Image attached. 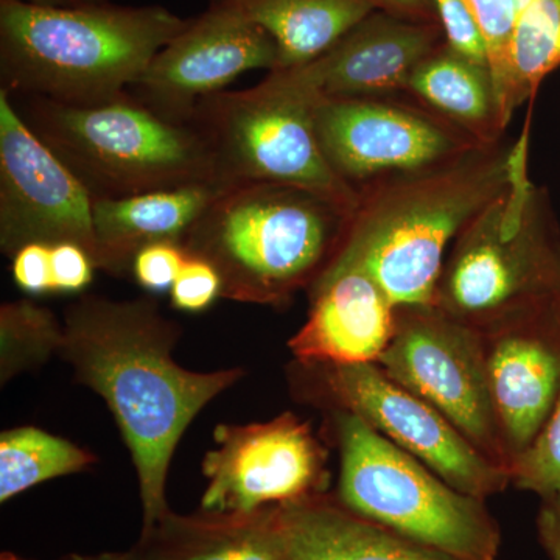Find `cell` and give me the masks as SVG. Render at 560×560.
<instances>
[{
  "label": "cell",
  "mask_w": 560,
  "mask_h": 560,
  "mask_svg": "<svg viewBox=\"0 0 560 560\" xmlns=\"http://www.w3.org/2000/svg\"><path fill=\"white\" fill-rule=\"evenodd\" d=\"M178 327L153 300L81 298L65 312L61 350L83 385L108 405L138 471L143 529L167 514L165 485L176 445L198 412L243 377L194 372L172 357Z\"/></svg>",
  "instance_id": "6da1fadb"
},
{
  "label": "cell",
  "mask_w": 560,
  "mask_h": 560,
  "mask_svg": "<svg viewBox=\"0 0 560 560\" xmlns=\"http://www.w3.org/2000/svg\"><path fill=\"white\" fill-rule=\"evenodd\" d=\"M529 127L514 142L361 187L329 267L366 271L396 307L433 305L453 242L529 160Z\"/></svg>",
  "instance_id": "7a4b0ae2"
},
{
  "label": "cell",
  "mask_w": 560,
  "mask_h": 560,
  "mask_svg": "<svg viewBox=\"0 0 560 560\" xmlns=\"http://www.w3.org/2000/svg\"><path fill=\"white\" fill-rule=\"evenodd\" d=\"M187 24L162 5L49 9L0 0V90L66 105L116 101Z\"/></svg>",
  "instance_id": "3957f363"
},
{
  "label": "cell",
  "mask_w": 560,
  "mask_h": 560,
  "mask_svg": "<svg viewBox=\"0 0 560 560\" xmlns=\"http://www.w3.org/2000/svg\"><path fill=\"white\" fill-rule=\"evenodd\" d=\"M350 215L301 187L234 184L221 189L180 246L219 271L221 298L282 307L327 270Z\"/></svg>",
  "instance_id": "277c9868"
},
{
  "label": "cell",
  "mask_w": 560,
  "mask_h": 560,
  "mask_svg": "<svg viewBox=\"0 0 560 560\" xmlns=\"http://www.w3.org/2000/svg\"><path fill=\"white\" fill-rule=\"evenodd\" d=\"M528 161L459 232L434 294L433 305L481 334L560 301L559 221Z\"/></svg>",
  "instance_id": "5b68a950"
},
{
  "label": "cell",
  "mask_w": 560,
  "mask_h": 560,
  "mask_svg": "<svg viewBox=\"0 0 560 560\" xmlns=\"http://www.w3.org/2000/svg\"><path fill=\"white\" fill-rule=\"evenodd\" d=\"M14 98H20L18 105L11 101L28 128L94 200L220 184L212 153L197 128L151 108L131 91L92 106Z\"/></svg>",
  "instance_id": "8992f818"
},
{
  "label": "cell",
  "mask_w": 560,
  "mask_h": 560,
  "mask_svg": "<svg viewBox=\"0 0 560 560\" xmlns=\"http://www.w3.org/2000/svg\"><path fill=\"white\" fill-rule=\"evenodd\" d=\"M323 97L307 68L293 66L271 70L248 90L202 98L186 121L208 143L223 186L285 184L352 213L359 191L331 171L316 138L315 110Z\"/></svg>",
  "instance_id": "52a82bcc"
},
{
  "label": "cell",
  "mask_w": 560,
  "mask_h": 560,
  "mask_svg": "<svg viewBox=\"0 0 560 560\" xmlns=\"http://www.w3.org/2000/svg\"><path fill=\"white\" fill-rule=\"evenodd\" d=\"M340 452L335 495L348 510L460 560H497L501 529L486 500L436 471L346 411H330Z\"/></svg>",
  "instance_id": "ba28073f"
},
{
  "label": "cell",
  "mask_w": 560,
  "mask_h": 560,
  "mask_svg": "<svg viewBox=\"0 0 560 560\" xmlns=\"http://www.w3.org/2000/svg\"><path fill=\"white\" fill-rule=\"evenodd\" d=\"M305 400L357 416L453 488L488 500L511 486L510 471L482 455L456 427L377 363H298Z\"/></svg>",
  "instance_id": "9c48e42d"
},
{
  "label": "cell",
  "mask_w": 560,
  "mask_h": 560,
  "mask_svg": "<svg viewBox=\"0 0 560 560\" xmlns=\"http://www.w3.org/2000/svg\"><path fill=\"white\" fill-rule=\"evenodd\" d=\"M377 364L429 401L482 455L510 471L490 399L481 331L436 305L397 307L393 340Z\"/></svg>",
  "instance_id": "30bf717a"
},
{
  "label": "cell",
  "mask_w": 560,
  "mask_h": 560,
  "mask_svg": "<svg viewBox=\"0 0 560 560\" xmlns=\"http://www.w3.org/2000/svg\"><path fill=\"white\" fill-rule=\"evenodd\" d=\"M315 130L331 171L357 191L374 180L425 171L482 147L407 94L320 98Z\"/></svg>",
  "instance_id": "8fae6325"
},
{
  "label": "cell",
  "mask_w": 560,
  "mask_h": 560,
  "mask_svg": "<svg viewBox=\"0 0 560 560\" xmlns=\"http://www.w3.org/2000/svg\"><path fill=\"white\" fill-rule=\"evenodd\" d=\"M327 452L312 427L285 412L268 422L220 425L202 471L201 510L250 514L326 493Z\"/></svg>",
  "instance_id": "7c38bea8"
},
{
  "label": "cell",
  "mask_w": 560,
  "mask_h": 560,
  "mask_svg": "<svg viewBox=\"0 0 560 560\" xmlns=\"http://www.w3.org/2000/svg\"><path fill=\"white\" fill-rule=\"evenodd\" d=\"M94 198L0 90V246L77 243L95 264Z\"/></svg>",
  "instance_id": "4fadbf2b"
},
{
  "label": "cell",
  "mask_w": 560,
  "mask_h": 560,
  "mask_svg": "<svg viewBox=\"0 0 560 560\" xmlns=\"http://www.w3.org/2000/svg\"><path fill=\"white\" fill-rule=\"evenodd\" d=\"M280 68L278 44L260 25L219 3L189 24L153 58L132 94L172 119L186 121L202 98L226 91L249 70Z\"/></svg>",
  "instance_id": "5bb4252c"
},
{
  "label": "cell",
  "mask_w": 560,
  "mask_h": 560,
  "mask_svg": "<svg viewBox=\"0 0 560 560\" xmlns=\"http://www.w3.org/2000/svg\"><path fill=\"white\" fill-rule=\"evenodd\" d=\"M558 304L482 334L490 399L510 467L536 440L558 401Z\"/></svg>",
  "instance_id": "9a60e30c"
},
{
  "label": "cell",
  "mask_w": 560,
  "mask_h": 560,
  "mask_svg": "<svg viewBox=\"0 0 560 560\" xmlns=\"http://www.w3.org/2000/svg\"><path fill=\"white\" fill-rule=\"evenodd\" d=\"M311 311L289 341L298 363H377L396 330L397 307L366 271L329 267L313 283Z\"/></svg>",
  "instance_id": "2e32d148"
},
{
  "label": "cell",
  "mask_w": 560,
  "mask_h": 560,
  "mask_svg": "<svg viewBox=\"0 0 560 560\" xmlns=\"http://www.w3.org/2000/svg\"><path fill=\"white\" fill-rule=\"evenodd\" d=\"M442 44L440 22L407 20L378 9L304 66L326 97L405 94L420 62Z\"/></svg>",
  "instance_id": "e0dca14e"
},
{
  "label": "cell",
  "mask_w": 560,
  "mask_h": 560,
  "mask_svg": "<svg viewBox=\"0 0 560 560\" xmlns=\"http://www.w3.org/2000/svg\"><path fill=\"white\" fill-rule=\"evenodd\" d=\"M283 560H460L348 510L329 492L279 504Z\"/></svg>",
  "instance_id": "ac0fdd59"
},
{
  "label": "cell",
  "mask_w": 560,
  "mask_h": 560,
  "mask_svg": "<svg viewBox=\"0 0 560 560\" xmlns=\"http://www.w3.org/2000/svg\"><path fill=\"white\" fill-rule=\"evenodd\" d=\"M223 187L194 184L132 197L95 198V267L120 275L145 246L161 242L180 245Z\"/></svg>",
  "instance_id": "d6986e66"
},
{
  "label": "cell",
  "mask_w": 560,
  "mask_h": 560,
  "mask_svg": "<svg viewBox=\"0 0 560 560\" xmlns=\"http://www.w3.org/2000/svg\"><path fill=\"white\" fill-rule=\"evenodd\" d=\"M150 560H283L278 506L250 514L168 511L136 545Z\"/></svg>",
  "instance_id": "ffe728a7"
},
{
  "label": "cell",
  "mask_w": 560,
  "mask_h": 560,
  "mask_svg": "<svg viewBox=\"0 0 560 560\" xmlns=\"http://www.w3.org/2000/svg\"><path fill=\"white\" fill-rule=\"evenodd\" d=\"M405 94L469 132L481 145L504 139L508 125L490 69L460 57L447 44L420 62Z\"/></svg>",
  "instance_id": "44dd1931"
},
{
  "label": "cell",
  "mask_w": 560,
  "mask_h": 560,
  "mask_svg": "<svg viewBox=\"0 0 560 560\" xmlns=\"http://www.w3.org/2000/svg\"><path fill=\"white\" fill-rule=\"evenodd\" d=\"M260 25L276 40L280 68L320 57L364 18L374 0H209Z\"/></svg>",
  "instance_id": "7402d4cb"
},
{
  "label": "cell",
  "mask_w": 560,
  "mask_h": 560,
  "mask_svg": "<svg viewBox=\"0 0 560 560\" xmlns=\"http://www.w3.org/2000/svg\"><path fill=\"white\" fill-rule=\"evenodd\" d=\"M560 66V0H533L515 18L501 98L504 121L533 101L541 81Z\"/></svg>",
  "instance_id": "603a6c76"
},
{
  "label": "cell",
  "mask_w": 560,
  "mask_h": 560,
  "mask_svg": "<svg viewBox=\"0 0 560 560\" xmlns=\"http://www.w3.org/2000/svg\"><path fill=\"white\" fill-rule=\"evenodd\" d=\"M95 463L94 456L72 442L33 427L5 431L0 436V501L5 503L40 482L77 474Z\"/></svg>",
  "instance_id": "cb8c5ba5"
},
{
  "label": "cell",
  "mask_w": 560,
  "mask_h": 560,
  "mask_svg": "<svg viewBox=\"0 0 560 560\" xmlns=\"http://www.w3.org/2000/svg\"><path fill=\"white\" fill-rule=\"evenodd\" d=\"M511 486L541 499L560 490V394L536 440L510 467Z\"/></svg>",
  "instance_id": "d4e9b609"
},
{
  "label": "cell",
  "mask_w": 560,
  "mask_h": 560,
  "mask_svg": "<svg viewBox=\"0 0 560 560\" xmlns=\"http://www.w3.org/2000/svg\"><path fill=\"white\" fill-rule=\"evenodd\" d=\"M463 2L474 14L480 25L482 36H485L490 73H492L501 108V98H503L508 79L511 36L514 31L515 18H517L514 0H463Z\"/></svg>",
  "instance_id": "484cf974"
},
{
  "label": "cell",
  "mask_w": 560,
  "mask_h": 560,
  "mask_svg": "<svg viewBox=\"0 0 560 560\" xmlns=\"http://www.w3.org/2000/svg\"><path fill=\"white\" fill-rule=\"evenodd\" d=\"M430 2L444 32L445 44L460 57L489 68L485 36L466 3L463 0H430Z\"/></svg>",
  "instance_id": "4316f807"
},
{
  "label": "cell",
  "mask_w": 560,
  "mask_h": 560,
  "mask_svg": "<svg viewBox=\"0 0 560 560\" xmlns=\"http://www.w3.org/2000/svg\"><path fill=\"white\" fill-rule=\"evenodd\" d=\"M171 291L173 305L179 311L202 312L221 298V278L209 261L187 256Z\"/></svg>",
  "instance_id": "83f0119b"
},
{
  "label": "cell",
  "mask_w": 560,
  "mask_h": 560,
  "mask_svg": "<svg viewBox=\"0 0 560 560\" xmlns=\"http://www.w3.org/2000/svg\"><path fill=\"white\" fill-rule=\"evenodd\" d=\"M186 259L187 253L178 243H153L136 254L131 270L140 287L162 293L172 290Z\"/></svg>",
  "instance_id": "f1b7e54d"
},
{
  "label": "cell",
  "mask_w": 560,
  "mask_h": 560,
  "mask_svg": "<svg viewBox=\"0 0 560 560\" xmlns=\"http://www.w3.org/2000/svg\"><path fill=\"white\" fill-rule=\"evenodd\" d=\"M94 259L77 243L50 245V289L73 293L90 285L94 276Z\"/></svg>",
  "instance_id": "f546056e"
},
{
  "label": "cell",
  "mask_w": 560,
  "mask_h": 560,
  "mask_svg": "<svg viewBox=\"0 0 560 560\" xmlns=\"http://www.w3.org/2000/svg\"><path fill=\"white\" fill-rule=\"evenodd\" d=\"M13 278L25 293L43 294L50 289V245L31 243L13 257Z\"/></svg>",
  "instance_id": "4dcf8cb0"
},
{
  "label": "cell",
  "mask_w": 560,
  "mask_h": 560,
  "mask_svg": "<svg viewBox=\"0 0 560 560\" xmlns=\"http://www.w3.org/2000/svg\"><path fill=\"white\" fill-rule=\"evenodd\" d=\"M536 528L547 558L560 560V490L541 499Z\"/></svg>",
  "instance_id": "1f68e13d"
},
{
  "label": "cell",
  "mask_w": 560,
  "mask_h": 560,
  "mask_svg": "<svg viewBox=\"0 0 560 560\" xmlns=\"http://www.w3.org/2000/svg\"><path fill=\"white\" fill-rule=\"evenodd\" d=\"M378 9L407 18V20L422 22H438L430 0H374Z\"/></svg>",
  "instance_id": "d6a6232c"
},
{
  "label": "cell",
  "mask_w": 560,
  "mask_h": 560,
  "mask_svg": "<svg viewBox=\"0 0 560 560\" xmlns=\"http://www.w3.org/2000/svg\"><path fill=\"white\" fill-rule=\"evenodd\" d=\"M28 5L49 7V9H83V7L103 5L110 0H14Z\"/></svg>",
  "instance_id": "836d02e7"
},
{
  "label": "cell",
  "mask_w": 560,
  "mask_h": 560,
  "mask_svg": "<svg viewBox=\"0 0 560 560\" xmlns=\"http://www.w3.org/2000/svg\"><path fill=\"white\" fill-rule=\"evenodd\" d=\"M68 560H150L139 548L128 552H105L97 556H70Z\"/></svg>",
  "instance_id": "e575fe53"
},
{
  "label": "cell",
  "mask_w": 560,
  "mask_h": 560,
  "mask_svg": "<svg viewBox=\"0 0 560 560\" xmlns=\"http://www.w3.org/2000/svg\"><path fill=\"white\" fill-rule=\"evenodd\" d=\"M530 2H533V0H514L515 10H517V14L521 13L522 10H525Z\"/></svg>",
  "instance_id": "d590c367"
},
{
  "label": "cell",
  "mask_w": 560,
  "mask_h": 560,
  "mask_svg": "<svg viewBox=\"0 0 560 560\" xmlns=\"http://www.w3.org/2000/svg\"><path fill=\"white\" fill-rule=\"evenodd\" d=\"M0 560H24V559L18 558V556L11 555V552H2V556H0Z\"/></svg>",
  "instance_id": "8d00e7d4"
},
{
  "label": "cell",
  "mask_w": 560,
  "mask_h": 560,
  "mask_svg": "<svg viewBox=\"0 0 560 560\" xmlns=\"http://www.w3.org/2000/svg\"><path fill=\"white\" fill-rule=\"evenodd\" d=\"M558 315H559V319H560V301H559V304H558Z\"/></svg>",
  "instance_id": "74e56055"
}]
</instances>
